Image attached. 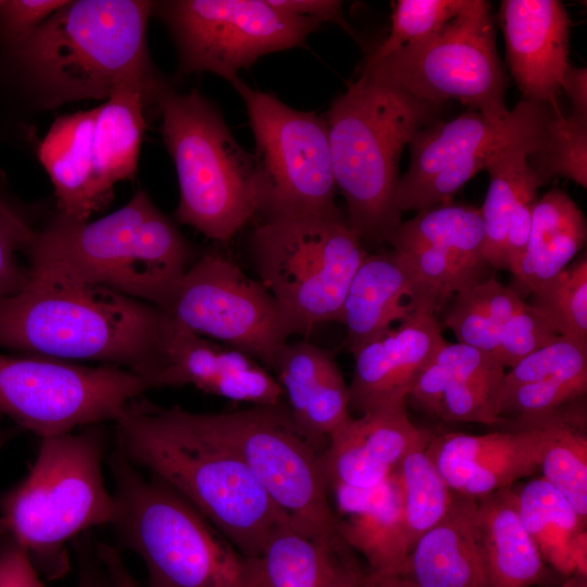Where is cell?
Here are the masks:
<instances>
[{"mask_svg": "<svg viewBox=\"0 0 587 587\" xmlns=\"http://www.w3.org/2000/svg\"><path fill=\"white\" fill-rule=\"evenodd\" d=\"M357 587H375V586H374V583L372 582V579L367 576V578L365 580H363Z\"/></svg>", "mask_w": 587, "mask_h": 587, "instance_id": "cell-53", "label": "cell"}, {"mask_svg": "<svg viewBox=\"0 0 587 587\" xmlns=\"http://www.w3.org/2000/svg\"><path fill=\"white\" fill-rule=\"evenodd\" d=\"M466 0H398L394 3L388 36L365 63L377 62L401 47L435 33L452 20Z\"/></svg>", "mask_w": 587, "mask_h": 587, "instance_id": "cell-40", "label": "cell"}, {"mask_svg": "<svg viewBox=\"0 0 587 587\" xmlns=\"http://www.w3.org/2000/svg\"><path fill=\"white\" fill-rule=\"evenodd\" d=\"M504 372L505 367L489 353L463 342L446 341L421 371L408 402L433 415L440 396L452 383Z\"/></svg>", "mask_w": 587, "mask_h": 587, "instance_id": "cell-38", "label": "cell"}, {"mask_svg": "<svg viewBox=\"0 0 587 587\" xmlns=\"http://www.w3.org/2000/svg\"><path fill=\"white\" fill-rule=\"evenodd\" d=\"M372 582L374 583L375 587H416L410 580L401 576H387L372 579Z\"/></svg>", "mask_w": 587, "mask_h": 587, "instance_id": "cell-50", "label": "cell"}, {"mask_svg": "<svg viewBox=\"0 0 587 587\" xmlns=\"http://www.w3.org/2000/svg\"><path fill=\"white\" fill-rule=\"evenodd\" d=\"M0 301V348L129 370L157 388L172 320L161 308L86 280L53 263Z\"/></svg>", "mask_w": 587, "mask_h": 587, "instance_id": "cell-1", "label": "cell"}, {"mask_svg": "<svg viewBox=\"0 0 587 587\" xmlns=\"http://www.w3.org/2000/svg\"><path fill=\"white\" fill-rule=\"evenodd\" d=\"M114 422L117 449L179 494L246 558H257L273 527L289 521L243 462L204 434L189 411L137 397Z\"/></svg>", "mask_w": 587, "mask_h": 587, "instance_id": "cell-2", "label": "cell"}, {"mask_svg": "<svg viewBox=\"0 0 587 587\" xmlns=\"http://www.w3.org/2000/svg\"><path fill=\"white\" fill-rule=\"evenodd\" d=\"M105 451L97 425L41 438L28 474L0 499V537L22 547L49 580L70 571L68 542L115 517L102 473Z\"/></svg>", "mask_w": 587, "mask_h": 587, "instance_id": "cell-4", "label": "cell"}, {"mask_svg": "<svg viewBox=\"0 0 587 587\" xmlns=\"http://www.w3.org/2000/svg\"><path fill=\"white\" fill-rule=\"evenodd\" d=\"M429 441L412 448L396 469L411 550L444 517L454 495L426 452Z\"/></svg>", "mask_w": 587, "mask_h": 587, "instance_id": "cell-35", "label": "cell"}, {"mask_svg": "<svg viewBox=\"0 0 587 587\" xmlns=\"http://www.w3.org/2000/svg\"><path fill=\"white\" fill-rule=\"evenodd\" d=\"M0 587H45L27 552L0 537Z\"/></svg>", "mask_w": 587, "mask_h": 587, "instance_id": "cell-46", "label": "cell"}, {"mask_svg": "<svg viewBox=\"0 0 587 587\" xmlns=\"http://www.w3.org/2000/svg\"><path fill=\"white\" fill-rule=\"evenodd\" d=\"M361 74L436 107L457 99L495 122L510 113L490 5L483 0H466L435 33L365 63Z\"/></svg>", "mask_w": 587, "mask_h": 587, "instance_id": "cell-11", "label": "cell"}, {"mask_svg": "<svg viewBox=\"0 0 587 587\" xmlns=\"http://www.w3.org/2000/svg\"><path fill=\"white\" fill-rule=\"evenodd\" d=\"M562 89L565 90L571 101V112L578 116L587 117L586 67H576L569 64L565 70Z\"/></svg>", "mask_w": 587, "mask_h": 587, "instance_id": "cell-49", "label": "cell"}, {"mask_svg": "<svg viewBox=\"0 0 587 587\" xmlns=\"http://www.w3.org/2000/svg\"><path fill=\"white\" fill-rule=\"evenodd\" d=\"M250 562H251V569H250V578H249L248 587H262L255 572L253 559H250Z\"/></svg>", "mask_w": 587, "mask_h": 587, "instance_id": "cell-52", "label": "cell"}, {"mask_svg": "<svg viewBox=\"0 0 587 587\" xmlns=\"http://www.w3.org/2000/svg\"><path fill=\"white\" fill-rule=\"evenodd\" d=\"M409 274L417 308L435 315L458 294L492 276L480 210L451 201L401 222L388 242Z\"/></svg>", "mask_w": 587, "mask_h": 587, "instance_id": "cell-17", "label": "cell"}, {"mask_svg": "<svg viewBox=\"0 0 587 587\" xmlns=\"http://www.w3.org/2000/svg\"><path fill=\"white\" fill-rule=\"evenodd\" d=\"M587 379L535 382L500 391L498 416L511 424L551 413L585 397Z\"/></svg>", "mask_w": 587, "mask_h": 587, "instance_id": "cell-41", "label": "cell"}, {"mask_svg": "<svg viewBox=\"0 0 587 587\" xmlns=\"http://www.w3.org/2000/svg\"><path fill=\"white\" fill-rule=\"evenodd\" d=\"M2 445V434H1V430H0V447Z\"/></svg>", "mask_w": 587, "mask_h": 587, "instance_id": "cell-54", "label": "cell"}, {"mask_svg": "<svg viewBox=\"0 0 587 587\" xmlns=\"http://www.w3.org/2000/svg\"><path fill=\"white\" fill-rule=\"evenodd\" d=\"M187 72L229 83L258 58L301 45L319 23L271 0H178L162 3Z\"/></svg>", "mask_w": 587, "mask_h": 587, "instance_id": "cell-15", "label": "cell"}, {"mask_svg": "<svg viewBox=\"0 0 587 587\" xmlns=\"http://www.w3.org/2000/svg\"><path fill=\"white\" fill-rule=\"evenodd\" d=\"M538 185L554 176L587 186V117L551 109L538 148L527 158Z\"/></svg>", "mask_w": 587, "mask_h": 587, "instance_id": "cell-36", "label": "cell"}, {"mask_svg": "<svg viewBox=\"0 0 587 587\" xmlns=\"http://www.w3.org/2000/svg\"><path fill=\"white\" fill-rule=\"evenodd\" d=\"M538 183L529 165L524 171L516 192L507 234L509 272L514 276L529 237L533 211L538 200Z\"/></svg>", "mask_w": 587, "mask_h": 587, "instance_id": "cell-44", "label": "cell"}, {"mask_svg": "<svg viewBox=\"0 0 587 587\" xmlns=\"http://www.w3.org/2000/svg\"><path fill=\"white\" fill-rule=\"evenodd\" d=\"M504 373L465 378L451 384L440 396L433 415L446 422L485 425L501 423L497 407Z\"/></svg>", "mask_w": 587, "mask_h": 587, "instance_id": "cell-42", "label": "cell"}, {"mask_svg": "<svg viewBox=\"0 0 587 587\" xmlns=\"http://www.w3.org/2000/svg\"><path fill=\"white\" fill-rule=\"evenodd\" d=\"M585 397L551 413L512 424L544 430L542 478L554 486L587 521V435Z\"/></svg>", "mask_w": 587, "mask_h": 587, "instance_id": "cell-32", "label": "cell"}, {"mask_svg": "<svg viewBox=\"0 0 587 587\" xmlns=\"http://www.w3.org/2000/svg\"><path fill=\"white\" fill-rule=\"evenodd\" d=\"M149 389L146 377L114 365L0 354V414L41 438L115 421Z\"/></svg>", "mask_w": 587, "mask_h": 587, "instance_id": "cell-13", "label": "cell"}, {"mask_svg": "<svg viewBox=\"0 0 587 587\" xmlns=\"http://www.w3.org/2000/svg\"><path fill=\"white\" fill-rule=\"evenodd\" d=\"M584 213L562 189L552 188L537 200L526 249L513 289L522 297L564 270L585 246Z\"/></svg>", "mask_w": 587, "mask_h": 587, "instance_id": "cell-30", "label": "cell"}, {"mask_svg": "<svg viewBox=\"0 0 587 587\" xmlns=\"http://www.w3.org/2000/svg\"><path fill=\"white\" fill-rule=\"evenodd\" d=\"M587 576L573 574L567 577L561 587H587Z\"/></svg>", "mask_w": 587, "mask_h": 587, "instance_id": "cell-51", "label": "cell"}, {"mask_svg": "<svg viewBox=\"0 0 587 587\" xmlns=\"http://www.w3.org/2000/svg\"><path fill=\"white\" fill-rule=\"evenodd\" d=\"M192 249L140 190L121 209L93 222L59 214L35 232L28 263H53L126 296L164 308L192 264Z\"/></svg>", "mask_w": 587, "mask_h": 587, "instance_id": "cell-5", "label": "cell"}, {"mask_svg": "<svg viewBox=\"0 0 587 587\" xmlns=\"http://www.w3.org/2000/svg\"><path fill=\"white\" fill-rule=\"evenodd\" d=\"M528 302L555 335L587 344V259L584 254L537 287Z\"/></svg>", "mask_w": 587, "mask_h": 587, "instance_id": "cell-37", "label": "cell"}, {"mask_svg": "<svg viewBox=\"0 0 587 587\" xmlns=\"http://www.w3.org/2000/svg\"><path fill=\"white\" fill-rule=\"evenodd\" d=\"M162 137L176 166L177 220L203 236L228 242L259 214L257 164L220 113L197 90L182 95L155 82Z\"/></svg>", "mask_w": 587, "mask_h": 587, "instance_id": "cell-8", "label": "cell"}, {"mask_svg": "<svg viewBox=\"0 0 587 587\" xmlns=\"http://www.w3.org/2000/svg\"><path fill=\"white\" fill-rule=\"evenodd\" d=\"M162 310L188 330L220 340L270 370L296 335L266 288L215 250L188 267Z\"/></svg>", "mask_w": 587, "mask_h": 587, "instance_id": "cell-14", "label": "cell"}, {"mask_svg": "<svg viewBox=\"0 0 587 587\" xmlns=\"http://www.w3.org/2000/svg\"><path fill=\"white\" fill-rule=\"evenodd\" d=\"M189 414L204 434L243 462L296 529L311 536L338 534L322 450L298 426L285 401Z\"/></svg>", "mask_w": 587, "mask_h": 587, "instance_id": "cell-10", "label": "cell"}, {"mask_svg": "<svg viewBox=\"0 0 587 587\" xmlns=\"http://www.w3.org/2000/svg\"><path fill=\"white\" fill-rule=\"evenodd\" d=\"M550 109V104L524 99L502 121L495 122L472 111L421 128L409 143L410 165L398 182L399 211L419 212L451 201L498 151L538 135Z\"/></svg>", "mask_w": 587, "mask_h": 587, "instance_id": "cell-16", "label": "cell"}, {"mask_svg": "<svg viewBox=\"0 0 587 587\" xmlns=\"http://www.w3.org/2000/svg\"><path fill=\"white\" fill-rule=\"evenodd\" d=\"M109 465L121 545L143 561L148 587H248L251 562L179 494L145 477L117 448Z\"/></svg>", "mask_w": 587, "mask_h": 587, "instance_id": "cell-7", "label": "cell"}, {"mask_svg": "<svg viewBox=\"0 0 587 587\" xmlns=\"http://www.w3.org/2000/svg\"><path fill=\"white\" fill-rule=\"evenodd\" d=\"M544 430L535 425L484 435L434 433L426 452L448 487L479 498L540 471Z\"/></svg>", "mask_w": 587, "mask_h": 587, "instance_id": "cell-18", "label": "cell"}, {"mask_svg": "<svg viewBox=\"0 0 587 587\" xmlns=\"http://www.w3.org/2000/svg\"><path fill=\"white\" fill-rule=\"evenodd\" d=\"M440 323L459 342L489 353L505 369L558 337L517 291L494 275L455 295Z\"/></svg>", "mask_w": 587, "mask_h": 587, "instance_id": "cell-20", "label": "cell"}, {"mask_svg": "<svg viewBox=\"0 0 587 587\" xmlns=\"http://www.w3.org/2000/svg\"><path fill=\"white\" fill-rule=\"evenodd\" d=\"M35 230L0 200V301L18 292L29 278L30 266L20 253L27 255Z\"/></svg>", "mask_w": 587, "mask_h": 587, "instance_id": "cell-43", "label": "cell"}, {"mask_svg": "<svg viewBox=\"0 0 587 587\" xmlns=\"http://www.w3.org/2000/svg\"><path fill=\"white\" fill-rule=\"evenodd\" d=\"M252 559L262 587H357L369 576L338 534L307 535L289 521L273 527Z\"/></svg>", "mask_w": 587, "mask_h": 587, "instance_id": "cell-26", "label": "cell"}, {"mask_svg": "<svg viewBox=\"0 0 587 587\" xmlns=\"http://www.w3.org/2000/svg\"><path fill=\"white\" fill-rule=\"evenodd\" d=\"M417 309L411 278L392 251L369 253L347 291L339 321L354 349L408 319Z\"/></svg>", "mask_w": 587, "mask_h": 587, "instance_id": "cell-28", "label": "cell"}, {"mask_svg": "<svg viewBox=\"0 0 587 587\" xmlns=\"http://www.w3.org/2000/svg\"><path fill=\"white\" fill-rule=\"evenodd\" d=\"M476 509V498L454 494L444 517L413 546L400 576L416 587H491Z\"/></svg>", "mask_w": 587, "mask_h": 587, "instance_id": "cell-27", "label": "cell"}, {"mask_svg": "<svg viewBox=\"0 0 587 587\" xmlns=\"http://www.w3.org/2000/svg\"><path fill=\"white\" fill-rule=\"evenodd\" d=\"M514 489L520 519L545 562L566 577L575 574L570 545L586 529V523L565 496L542 477Z\"/></svg>", "mask_w": 587, "mask_h": 587, "instance_id": "cell-33", "label": "cell"}, {"mask_svg": "<svg viewBox=\"0 0 587 587\" xmlns=\"http://www.w3.org/2000/svg\"><path fill=\"white\" fill-rule=\"evenodd\" d=\"M248 251L257 279L290 321L296 335L339 321L363 259L362 241L342 217L262 218Z\"/></svg>", "mask_w": 587, "mask_h": 587, "instance_id": "cell-9", "label": "cell"}, {"mask_svg": "<svg viewBox=\"0 0 587 587\" xmlns=\"http://www.w3.org/2000/svg\"><path fill=\"white\" fill-rule=\"evenodd\" d=\"M185 385L252 405H272L285 401L278 382L262 364L236 349L221 347L172 320L165 366L157 378V387Z\"/></svg>", "mask_w": 587, "mask_h": 587, "instance_id": "cell-23", "label": "cell"}, {"mask_svg": "<svg viewBox=\"0 0 587 587\" xmlns=\"http://www.w3.org/2000/svg\"><path fill=\"white\" fill-rule=\"evenodd\" d=\"M298 424L323 451L329 436L352 415L349 389L334 357L311 342H287L272 367Z\"/></svg>", "mask_w": 587, "mask_h": 587, "instance_id": "cell-24", "label": "cell"}, {"mask_svg": "<svg viewBox=\"0 0 587 587\" xmlns=\"http://www.w3.org/2000/svg\"><path fill=\"white\" fill-rule=\"evenodd\" d=\"M278 8L316 23L334 22L351 33L344 17L340 1L333 0H271Z\"/></svg>", "mask_w": 587, "mask_h": 587, "instance_id": "cell-48", "label": "cell"}, {"mask_svg": "<svg viewBox=\"0 0 587 587\" xmlns=\"http://www.w3.org/2000/svg\"><path fill=\"white\" fill-rule=\"evenodd\" d=\"M230 84L242 97L255 140L259 214L273 217H342L335 203L327 124L238 77Z\"/></svg>", "mask_w": 587, "mask_h": 587, "instance_id": "cell-12", "label": "cell"}, {"mask_svg": "<svg viewBox=\"0 0 587 587\" xmlns=\"http://www.w3.org/2000/svg\"><path fill=\"white\" fill-rule=\"evenodd\" d=\"M552 379H587V344L559 336L505 371L500 391Z\"/></svg>", "mask_w": 587, "mask_h": 587, "instance_id": "cell-39", "label": "cell"}, {"mask_svg": "<svg viewBox=\"0 0 587 587\" xmlns=\"http://www.w3.org/2000/svg\"><path fill=\"white\" fill-rule=\"evenodd\" d=\"M545 129V128H544ZM537 136L513 142L498 151L485 170L489 186L480 210L484 225V257L492 270L509 271L507 234L517 188L527 158L538 148Z\"/></svg>", "mask_w": 587, "mask_h": 587, "instance_id": "cell-34", "label": "cell"}, {"mask_svg": "<svg viewBox=\"0 0 587 587\" xmlns=\"http://www.w3.org/2000/svg\"><path fill=\"white\" fill-rule=\"evenodd\" d=\"M437 315L417 308L408 319L364 342L354 358L350 412L408 402L423 367L446 342Z\"/></svg>", "mask_w": 587, "mask_h": 587, "instance_id": "cell-21", "label": "cell"}, {"mask_svg": "<svg viewBox=\"0 0 587 587\" xmlns=\"http://www.w3.org/2000/svg\"><path fill=\"white\" fill-rule=\"evenodd\" d=\"M153 2L66 1L15 42L48 103L108 99L121 85L152 78L146 29Z\"/></svg>", "mask_w": 587, "mask_h": 587, "instance_id": "cell-6", "label": "cell"}, {"mask_svg": "<svg viewBox=\"0 0 587 587\" xmlns=\"http://www.w3.org/2000/svg\"><path fill=\"white\" fill-rule=\"evenodd\" d=\"M476 499L477 529L491 587L541 584L546 562L520 519L514 487Z\"/></svg>", "mask_w": 587, "mask_h": 587, "instance_id": "cell-29", "label": "cell"}, {"mask_svg": "<svg viewBox=\"0 0 587 587\" xmlns=\"http://www.w3.org/2000/svg\"><path fill=\"white\" fill-rule=\"evenodd\" d=\"M77 562L76 587H114L96 549V541L85 532L71 541Z\"/></svg>", "mask_w": 587, "mask_h": 587, "instance_id": "cell-47", "label": "cell"}, {"mask_svg": "<svg viewBox=\"0 0 587 587\" xmlns=\"http://www.w3.org/2000/svg\"><path fill=\"white\" fill-rule=\"evenodd\" d=\"M337 513V533L359 552L372 579L400 576L411 551L396 471L371 489H332Z\"/></svg>", "mask_w": 587, "mask_h": 587, "instance_id": "cell-25", "label": "cell"}, {"mask_svg": "<svg viewBox=\"0 0 587 587\" xmlns=\"http://www.w3.org/2000/svg\"><path fill=\"white\" fill-rule=\"evenodd\" d=\"M95 109L60 116L38 150L55 190L60 214L86 221L105 207L99 199L90 158Z\"/></svg>", "mask_w": 587, "mask_h": 587, "instance_id": "cell-31", "label": "cell"}, {"mask_svg": "<svg viewBox=\"0 0 587 587\" xmlns=\"http://www.w3.org/2000/svg\"><path fill=\"white\" fill-rule=\"evenodd\" d=\"M65 2L59 0L0 1V22L3 32L14 42H17Z\"/></svg>", "mask_w": 587, "mask_h": 587, "instance_id": "cell-45", "label": "cell"}, {"mask_svg": "<svg viewBox=\"0 0 587 587\" xmlns=\"http://www.w3.org/2000/svg\"><path fill=\"white\" fill-rule=\"evenodd\" d=\"M437 108L364 74L332 102L325 121L335 183L362 243L388 242L402 222L400 157Z\"/></svg>", "mask_w": 587, "mask_h": 587, "instance_id": "cell-3", "label": "cell"}, {"mask_svg": "<svg viewBox=\"0 0 587 587\" xmlns=\"http://www.w3.org/2000/svg\"><path fill=\"white\" fill-rule=\"evenodd\" d=\"M407 407L399 402L351 416L329 436L321 453L329 491L382 485L412 448L432 439L434 432L416 426Z\"/></svg>", "mask_w": 587, "mask_h": 587, "instance_id": "cell-19", "label": "cell"}, {"mask_svg": "<svg viewBox=\"0 0 587 587\" xmlns=\"http://www.w3.org/2000/svg\"><path fill=\"white\" fill-rule=\"evenodd\" d=\"M500 18L508 66L524 99L558 104L569 66L571 21L558 0H504Z\"/></svg>", "mask_w": 587, "mask_h": 587, "instance_id": "cell-22", "label": "cell"}]
</instances>
